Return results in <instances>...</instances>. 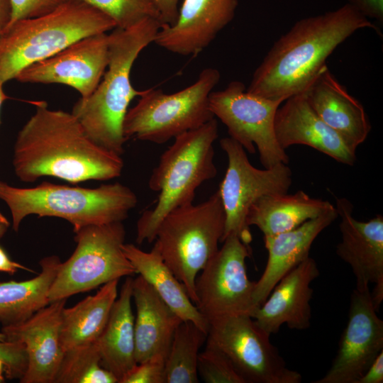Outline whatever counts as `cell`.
Segmentation results:
<instances>
[{
    "instance_id": "4dcf8cb0",
    "label": "cell",
    "mask_w": 383,
    "mask_h": 383,
    "mask_svg": "<svg viewBox=\"0 0 383 383\" xmlns=\"http://www.w3.org/2000/svg\"><path fill=\"white\" fill-rule=\"evenodd\" d=\"M111 18L116 28H129L147 18L161 21L153 0H79ZM162 22V21H161Z\"/></svg>"
},
{
    "instance_id": "30bf717a",
    "label": "cell",
    "mask_w": 383,
    "mask_h": 383,
    "mask_svg": "<svg viewBox=\"0 0 383 383\" xmlns=\"http://www.w3.org/2000/svg\"><path fill=\"white\" fill-rule=\"evenodd\" d=\"M206 342L219 349L245 383H300L301 374L289 368L279 351L249 315L208 319Z\"/></svg>"
},
{
    "instance_id": "ee69618b",
    "label": "cell",
    "mask_w": 383,
    "mask_h": 383,
    "mask_svg": "<svg viewBox=\"0 0 383 383\" xmlns=\"http://www.w3.org/2000/svg\"><path fill=\"white\" fill-rule=\"evenodd\" d=\"M0 222L9 223L7 218L0 212Z\"/></svg>"
},
{
    "instance_id": "484cf974",
    "label": "cell",
    "mask_w": 383,
    "mask_h": 383,
    "mask_svg": "<svg viewBox=\"0 0 383 383\" xmlns=\"http://www.w3.org/2000/svg\"><path fill=\"white\" fill-rule=\"evenodd\" d=\"M333 207L329 201L311 197L302 190L294 194L264 195L250 207L247 223L257 226L264 236L274 235L292 230Z\"/></svg>"
},
{
    "instance_id": "f1b7e54d",
    "label": "cell",
    "mask_w": 383,
    "mask_h": 383,
    "mask_svg": "<svg viewBox=\"0 0 383 383\" xmlns=\"http://www.w3.org/2000/svg\"><path fill=\"white\" fill-rule=\"evenodd\" d=\"M207 333L193 322L182 321L177 328L165 365V383H198L200 349Z\"/></svg>"
},
{
    "instance_id": "74e56055",
    "label": "cell",
    "mask_w": 383,
    "mask_h": 383,
    "mask_svg": "<svg viewBox=\"0 0 383 383\" xmlns=\"http://www.w3.org/2000/svg\"><path fill=\"white\" fill-rule=\"evenodd\" d=\"M383 382V351L369 366L363 375L356 383H382Z\"/></svg>"
},
{
    "instance_id": "8fae6325",
    "label": "cell",
    "mask_w": 383,
    "mask_h": 383,
    "mask_svg": "<svg viewBox=\"0 0 383 383\" xmlns=\"http://www.w3.org/2000/svg\"><path fill=\"white\" fill-rule=\"evenodd\" d=\"M228 157V167L218 190L225 212L224 231L221 240L235 235L247 245L252 237L247 223L251 205L264 195L287 194L292 183V170L279 163L260 170L249 161L243 147L231 137L220 140Z\"/></svg>"
},
{
    "instance_id": "1f68e13d",
    "label": "cell",
    "mask_w": 383,
    "mask_h": 383,
    "mask_svg": "<svg viewBox=\"0 0 383 383\" xmlns=\"http://www.w3.org/2000/svg\"><path fill=\"white\" fill-rule=\"evenodd\" d=\"M197 370L199 377L206 383H245L227 357L207 342L199 353Z\"/></svg>"
},
{
    "instance_id": "83f0119b",
    "label": "cell",
    "mask_w": 383,
    "mask_h": 383,
    "mask_svg": "<svg viewBox=\"0 0 383 383\" xmlns=\"http://www.w3.org/2000/svg\"><path fill=\"white\" fill-rule=\"evenodd\" d=\"M61 260L57 255L40 261V272L22 282H0V323L3 326L23 322L50 304L48 292Z\"/></svg>"
},
{
    "instance_id": "e575fe53",
    "label": "cell",
    "mask_w": 383,
    "mask_h": 383,
    "mask_svg": "<svg viewBox=\"0 0 383 383\" xmlns=\"http://www.w3.org/2000/svg\"><path fill=\"white\" fill-rule=\"evenodd\" d=\"M11 1L12 4V18L10 23L17 20L33 18L48 13L67 0Z\"/></svg>"
},
{
    "instance_id": "60d3db41",
    "label": "cell",
    "mask_w": 383,
    "mask_h": 383,
    "mask_svg": "<svg viewBox=\"0 0 383 383\" xmlns=\"http://www.w3.org/2000/svg\"><path fill=\"white\" fill-rule=\"evenodd\" d=\"M370 296L374 309L378 312L383 301V281L374 284V287L370 292Z\"/></svg>"
},
{
    "instance_id": "3957f363",
    "label": "cell",
    "mask_w": 383,
    "mask_h": 383,
    "mask_svg": "<svg viewBox=\"0 0 383 383\" xmlns=\"http://www.w3.org/2000/svg\"><path fill=\"white\" fill-rule=\"evenodd\" d=\"M163 23L147 18L126 29L115 28L109 34V63L96 89L80 98L72 113L87 135L101 148L121 156L128 140L123 121L131 101L143 94L131 84V72L140 52L155 36Z\"/></svg>"
},
{
    "instance_id": "4316f807",
    "label": "cell",
    "mask_w": 383,
    "mask_h": 383,
    "mask_svg": "<svg viewBox=\"0 0 383 383\" xmlns=\"http://www.w3.org/2000/svg\"><path fill=\"white\" fill-rule=\"evenodd\" d=\"M119 279L109 282L92 296H89L62 313L60 343L63 352L87 345L97 340L118 296Z\"/></svg>"
},
{
    "instance_id": "ffe728a7",
    "label": "cell",
    "mask_w": 383,
    "mask_h": 383,
    "mask_svg": "<svg viewBox=\"0 0 383 383\" xmlns=\"http://www.w3.org/2000/svg\"><path fill=\"white\" fill-rule=\"evenodd\" d=\"M278 108L274 132L280 147L305 145L326 154L337 162L353 165L356 150L325 123L310 106L304 92L294 94Z\"/></svg>"
},
{
    "instance_id": "5b68a950",
    "label": "cell",
    "mask_w": 383,
    "mask_h": 383,
    "mask_svg": "<svg viewBox=\"0 0 383 383\" xmlns=\"http://www.w3.org/2000/svg\"><path fill=\"white\" fill-rule=\"evenodd\" d=\"M115 28L111 18L79 0H67L44 15L13 21L0 35V80L15 79L26 67L74 42Z\"/></svg>"
},
{
    "instance_id": "f6af8a7d",
    "label": "cell",
    "mask_w": 383,
    "mask_h": 383,
    "mask_svg": "<svg viewBox=\"0 0 383 383\" xmlns=\"http://www.w3.org/2000/svg\"><path fill=\"white\" fill-rule=\"evenodd\" d=\"M4 370V363L2 360L0 359V374H3Z\"/></svg>"
},
{
    "instance_id": "5bb4252c",
    "label": "cell",
    "mask_w": 383,
    "mask_h": 383,
    "mask_svg": "<svg viewBox=\"0 0 383 383\" xmlns=\"http://www.w3.org/2000/svg\"><path fill=\"white\" fill-rule=\"evenodd\" d=\"M382 351L383 321L372 305L369 287L355 288L337 353L325 375L313 383H356Z\"/></svg>"
},
{
    "instance_id": "2e32d148",
    "label": "cell",
    "mask_w": 383,
    "mask_h": 383,
    "mask_svg": "<svg viewBox=\"0 0 383 383\" xmlns=\"http://www.w3.org/2000/svg\"><path fill=\"white\" fill-rule=\"evenodd\" d=\"M66 302L67 299L50 302L26 321L2 327L6 340L21 343L27 353L21 383H55L64 356L60 328Z\"/></svg>"
},
{
    "instance_id": "8992f818",
    "label": "cell",
    "mask_w": 383,
    "mask_h": 383,
    "mask_svg": "<svg viewBox=\"0 0 383 383\" xmlns=\"http://www.w3.org/2000/svg\"><path fill=\"white\" fill-rule=\"evenodd\" d=\"M217 138L213 118L176 137L162 154L148 182L149 188L159 196L152 209L145 210L138 220V245L153 242L163 218L176 208L193 203L197 188L216 176L213 143Z\"/></svg>"
},
{
    "instance_id": "e0dca14e",
    "label": "cell",
    "mask_w": 383,
    "mask_h": 383,
    "mask_svg": "<svg viewBox=\"0 0 383 383\" xmlns=\"http://www.w3.org/2000/svg\"><path fill=\"white\" fill-rule=\"evenodd\" d=\"M238 0H183L172 25L164 24L154 43L180 55H196L234 18Z\"/></svg>"
},
{
    "instance_id": "ba28073f",
    "label": "cell",
    "mask_w": 383,
    "mask_h": 383,
    "mask_svg": "<svg viewBox=\"0 0 383 383\" xmlns=\"http://www.w3.org/2000/svg\"><path fill=\"white\" fill-rule=\"evenodd\" d=\"M220 79L217 69L207 67L192 84L177 92L145 89L126 114L125 136L128 140L162 144L203 126L215 118L210 110L209 96Z\"/></svg>"
},
{
    "instance_id": "7dc6e473",
    "label": "cell",
    "mask_w": 383,
    "mask_h": 383,
    "mask_svg": "<svg viewBox=\"0 0 383 383\" xmlns=\"http://www.w3.org/2000/svg\"><path fill=\"white\" fill-rule=\"evenodd\" d=\"M4 380V379L3 374H0V383L3 382Z\"/></svg>"
},
{
    "instance_id": "d6a6232c",
    "label": "cell",
    "mask_w": 383,
    "mask_h": 383,
    "mask_svg": "<svg viewBox=\"0 0 383 383\" xmlns=\"http://www.w3.org/2000/svg\"><path fill=\"white\" fill-rule=\"evenodd\" d=\"M166 357L156 355L137 363L120 383H165Z\"/></svg>"
},
{
    "instance_id": "d590c367",
    "label": "cell",
    "mask_w": 383,
    "mask_h": 383,
    "mask_svg": "<svg viewBox=\"0 0 383 383\" xmlns=\"http://www.w3.org/2000/svg\"><path fill=\"white\" fill-rule=\"evenodd\" d=\"M347 1L366 18H374L382 23L383 0H347Z\"/></svg>"
},
{
    "instance_id": "f546056e",
    "label": "cell",
    "mask_w": 383,
    "mask_h": 383,
    "mask_svg": "<svg viewBox=\"0 0 383 383\" xmlns=\"http://www.w3.org/2000/svg\"><path fill=\"white\" fill-rule=\"evenodd\" d=\"M55 383H118V381L101 365L94 342L64 353Z\"/></svg>"
},
{
    "instance_id": "277c9868",
    "label": "cell",
    "mask_w": 383,
    "mask_h": 383,
    "mask_svg": "<svg viewBox=\"0 0 383 383\" xmlns=\"http://www.w3.org/2000/svg\"><path fill=\"white\" fill-rule=\"evenodd\" d=\"M0 199L9 208L16 232L30 215L65 219L74 232L87 226L123 222L138 203L133 191L119 182L84 188L45 182L20 188L0 181Z\"/></svg>"
},
{
    "instance_id": "7c38bea8",
    "label": "cell",
    "mask_w": 383,
    "mask_h": 383,
    "mask_svg": "<svg viewBox=\"0 0 383 383\" xmlns=\"http://www.w3.org/2000/svg\"><path fill=\"white\" fill-rule=\"evenodd\" d=\"M284 101L250 94L240 81L231 82L222 90L211 91L209 107L213 116L227 127L229 137L253 154L257 148L264 168L288 164L289 156L279 145L274 118Z\"/></svg>"
},
{
    "instance_id": "603a6c76",
    "label": "cell",
    "mask_w": 383,
    "mask_h": 383,
    "mask_svg": "<svg viewBox=\"0 0 383 383\" xmlns=\"http://www.w3.org/2000/svg\"><path fill=\"white\" fill-rule=\"evenodd\" d=\"M135 359L140 363L152 357H166L174 332L182 321L140 274L133 279Z\"/></svg>"
},
{
    "instance_id": "d6986e66",
    "label": "cell",
    "mask_w": 383,
    "mask_h": 383,
    "mask_svg": "<svg viewBox=\"0 0 383 383\" xmlns=\"http://www.w3.org/2000/svg\"><path fill=\"white\" fill-rule=\"evenodd\" d=\"M335 209L340 218L341 241L336 254L351 267L357 289L383 281V216L367 221L353 215V205L346 198H336Z\"/></svg>"
},
{
    "instance_id": "52a82bcc",
    "label": "cell",
    "mask_w": 383,
    "mask_h": 383,
    "mask_svg": "<svg viewBox=\"0 0 383 383\" xmlns=\"http://www.w3.org/2000/svg\"><path fill=\"white\" fill-rule=\"evenodd\" d=\"M225 212L218 191L206 201L187 204L170 212L155 235L161 256L184 285L195 305V280L218 250Z\"/></svg>"
},
{
    "instance_id": "bcb514c9",
    "label": "cell",
    "mask_w": 383,
    "mask_h": 383,
    "mask_svg": "<svg viewBox=\"0 0 383 383\" xmlns=\"http://www.w3.org/2000/svg\"><path fill=\"white\" fill-rule=\"evenodd\" d=\"M4 340H6V336H5V335L1 331V332H0V341H4Z\"/></svg>"
},
{
    "instance_id": "7402d4cb",
    "label": "cell",
    "mask_w": 383,
    "mask_h": 383,
    "mask_svg": "<svg viewBox=\"0 0 383 383\" xmlns=\"http://www.w3.org/2000/svg\"><path fill=\"white\" fill-rule=\"evenodd\" d=\"M338 217L334 206L292 230L264 236L268 258L262 276L255 284L253 300L256 306H260L266 300L286 274L309 257L315 239Z\"/></svg>"
},
{
    "instance_id": "8d00e7d4",
    "label": "cell",
    "mask_w": 383,
    "mask_h": 383,
    "mask_svg": "<svg viewBox=\"0 0 383 383\" xmlns=\"http://www.w3.org/2000/svg\"><path fill=\"white\" fill-rule=\"evenodd\" d=\"M160 13L162 23L172 25L175 23L179 11V0H153Z\"/></svg>"
},
{
    "instance_id": "cb8c5ba5",
    "label": "cell",
    "mask_w": 383,
    "mask_h": 383,
    "mask_svg": "<svg viewBox=\"0 0 383 383\" xmlns=\"http://www.w3.org/2000/svg\"><path fill=\"white\" fill-rule=\"evenodd\" d=\"M133 279L127 277L114 301L108 321L95 342L101 365L121 382L137 364L135 359L134 318L132 311Z\"/></svg>"
},
{
    "instance_id": "9a60e30c",
    "label": "cell",
    "mask_w": 383,
    "mask_h": 383,
    "mask_svg": "<svg viewBox=\"0 0 383 383\" xmlns=\"http://www.w3.org/2000/svg\"><path fill=\"white\" fill-rule=\"evenodd\" d=\"M108 63L109 34L104 33L80 39L26 67L15 79L23 83L65 84L86 98L99 85Z\"/></svg>"
},
{
    "instance_id": "b9f144b4",
    "label": "cell",
    "mask_w": 383,
    "mask_h": 383,
    "mask_svg": "<svg viewBox=\"0 0 383 383\" xmlns=\"http://www.w3.org/2000/svg\"><path fill=\"white\" fill-rule=\"evenodd\" d=\"M4 82L0 80V112L3 103L8 99L3 89Z\"/></svg>"
},
{
    "instance_id": "7a4b0ae2",
    "label": "cell",
    "mask_w": 383,
    "mask_h": 383,
    "mask_svg": "<svg viewBox=\"0 0 383 383\" xmlns=\"http://www.w3.org/2000/svg\"><path fill=\"white\" fill-rule=\"evenodd\" d=\"M377 27L349 4L299 20L272 45L246 91L270 99L304 92L326 59L356 30Z\"/></svg>"
},
{
    "instance_id": "4fadbf2b",
    "label": "cell",
    "mask_w": 383,
    "mask_h": 383,
    "mask_svg": "<svg viewBox=\"0 0 383 383\" xmlns=\"http://www.w3.org/2000/svg\"><path fill=\"white\" fill-rule=\"evenodd\" d=\"M222 243L195 280V306L207 320L229 315L251 316L258 307L253 300L255 282L248 279L246 271L250 245L235 235L227 236Z\"/></svg>"
},
{
    "instance_id": "f35d334b",
    "label": "cell",
    "mask_w": 383,
    "mask_h": 383,
    "mask_svg": "<svg viewBox=\"0 0 383 383\" xmlns=\"http://www.w3.org/2000/svg\"><path fill=\"white\" fill-rule=\"evenodd\" d=\"M19 269L34 272L31 269L11 260L4 250L0 246V272L13 274Z\"/></svg>"
},
{
    "instance_id": "ac0fdd59",
    "label": "cell",
    "mask_w": 383,
    "mask_h": 383,
    "mask_svg": "<svg viewBox=\"0 0 383 383\" xmlns=\"http://www.w3.org/2000/svg\"><path fill=\"white\" fill-rule=\"evenodd\" d=\"M319 274L316 261L309 257L278 282L250 316L269 335L277 333L284 324L292 330L309 328L313 296L310 285Z\"/></svg>"
},
{
    "instance_id": "836d02e7",
    "label": "cell",
    "mask_w": 383,
    "mask_h": 383,
    "mask_svg": "<svg viewBox=\"0 0 383 383\" xmlns=\"http://www.w3.org/2000/svg\"><path fill=\"white\" fill-rule=\"evenodd\" d=\"M0 359L9 378L21 379L28 365L27 353L23 344L16 341H0Z\"/></svg>"
},
{
    "instance_id": "9c48e42d",
    "label": "cell",
    "mask_w": 383,
    "mask_h": 383,
    "mask_svg": "<svg viewBox=\"0 0 383 383\" xmlns=\"http://www.w3.org/2000/svg\"><path fill=\"white\" fill-rule=\"evenodd\" d=\"M74 233L75 250L60 264L48 292L50 303L136 273L122 249V222L87 226Z\"/></svg>"
},
{
    "instance_id": "44dd1931",
    "label": "cell",
    "mask_w": 383,
    "mask_h": 383,
    "mask_svg": "<svg viewBox=\"0 0 383 383\" xmlns=\"http://www.w3.org/2000/svg\"><path fill=\"white\" fill-rule=\"evenodd\" d=\"M310 106L330 128L356 150L371 123L362 104L349 94L325 65L304 91Z\"/></svg>"
},
{
    "instance_id": "6da1fadb",
    "label": "cell",
    "mask_w": 383,
    "mask_h": 383,
    "mask_svg": "<svg viewBox=\"0 0 383 383\" xmlns=\"http://www.w3.org/2000/svg\"><path fill=\"white\" fill-rule=\"evenodd\" d=\"M33 104L35 111L18 132L13 148V170L21 182L52 177L77 184L121 176V156L90 140L72 113L50 109L43 101Z\"/></svg>"
},
{
    "instance_id": "ab89813d",
    "label": "cell",
    "mask_w": 383,
    "mask_h": 383,
    "mask_svg": "<svg viewBox=\"0 0 383 383\" xmlns=\"http://www.w3.org/2000/svg\"><path fill=\"white\" fill-rule=\"evenodd\" d=\"M12 18L11 0H0V35L9 25Z\"/></svg>"
},
{
    "instance_id": "d4e9b609",
    "label": "cell",
    "mask_w": 383,
    "mask_h": 383,
    "mask_svg": "<svg viewBox=\"0 0 383 383\" xmlns=\"http://www.w3.org/2000/svg\"><path fill=\"white\" fill-rule=\"evenodd\" d=\"M122 249L135 272L143 277L182 321H192L207 333V318L193 304L184 285L165 264L155 243L149 252L125 243Z\"/></svg>"
},
{
    "instance_id": "7bdbcfd3",
    "label": "cell",
    "mask_w": 383,
    "mask_h": 383,
    "mask_svg": "<svg viewBox=\"0 0 383 383\" xmlns=\"http://www.w3.org/2000/svg\"><path fill=\"white\" fill-rule=\"evenodd\" d=\"M10 223L0 222V239L4 235Z\"/></svg>"
}]
</instances>
